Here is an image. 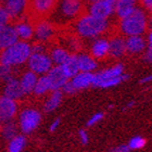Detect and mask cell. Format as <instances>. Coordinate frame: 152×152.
Returning <instances> with one entry per match:
<instances>
[{"mask_svg":"<svg viewBox=\"0 0 152 152\" xmlns=\"http://www.w3.org/2000/svg\"><path fill=\"white\" fill-rule=\"evenodd\" d=\"M110 28V21L107 19H100L89 14L83 13L73 23L74 34L80 39L92 40L97 37L103 36Z\"/></svg>","mask_w":152,"mask_h":152,"instance_id":"1","label":"cell"},{"mask_svg":"<svg viewBox=\"0 0 152 152\" xmlns=\"http://www.w3.org/2000/svg\"><path fill=\"white\" fill-rule=\"evenodd\" d=\"M85 11V0H57L49 20L56 26L73 24Z\"/></svg>","mask_w":152,"mask_h":152,"instance_id":"2","label":"cell"},{"mask_svg":"<svg viewBox=\"0 0 152 152\" xmlns=\"http://www.w3.org/2000/svg\"><path fill=\"white\" fill-rule=\"evenodd\" d=\"M150 26L149 13L141 7H137L123 19L118 20V32L122 36H143Z\"/></svg>","mask_w":152,"mask_h":152,"instance_id":"3","label":"cell"},{"mask_svg":"<svg viewBox=\"0 0 152 152\" xmlns=\"http://www.w3.org/2000/svg\"><path fill=\"white\" fill-rule=\"evenodd\" d=\"M32 53V45L28 41L18 40L10 47L0 51V64L12 69L26 64Z\"/></svg>","mask_w":152,"mask_h":152,"instance_id":"4","label":"cell"},{"mask_svg":"<svg viewBox=\"0 0 152 152\" xmlns=\"http://www.w3.org/2000/svg\"><path fill=\"white\" fill-rule=\"evenodd\" d=\"M18 126L19 130L23 135H29L34 133L40 125L41 113L40 111L33 107L22 109L18 113Z\"/></svg>","mask_w":152,"mask_h":152,"instance_id":"5","label":"cell"},{"mask_svg":"<svg viewBox=\"0 0 152 152\" xmlns=\"http://www.w3.org/2000/svg\"><path fill=\"white\" fill-rule=\"evenodd\" d=\"M26 65L27 70L32 71L36 75L41 76L46 75L51 70L53 63L51 61L49 53L45 51V52H32L26 62Z\"/></svg>","mask_w":152,"mask_h":152,"instance_id":"6","label":"cell"},{"mask_svg":"<svg viewBox=\"0 0 152 152\" xmlns=\"http://www.w3.org/2000/svg\"><path fill=\"white\" fill-rule=\"evenodd\" d=\"M115 4L116 0H98L95 2L88 3L87 13L96 18L110 20V18H112L115 12Z\"/></svg>","mask_w":152,"mask_h":152,"instance_id":"7","label":"cell"},{"mask_svg":"<svg viewBox=\"0 0 152 152\" xmlns=\"http://www.w3.org/2000/svg\"><path fill=\"white\" fill-rule=\"evenodd\" d=\"M56 36V25L49 19H39L34 25V39L37 42L47 44Z\"/></svg>","mask_w":152,"mask_h":152,"instance_id":"8","label":"cell"},{"mask_svg":"<svg viewBox=\"0 0 152 152\" xmlns=\"http://www.w3.org/2000/svg\"><path fill=\"white\" fill-rule=\"evenodd\" d=\"M19 113V104L16 100L8 98L6 96H0V121L9 122L14 121Z\"/></svg>","mask_w":152,"mask_h":152,"instance_id":"9","label":"cell"},{"mask_svg":"<svg viewBox=\"0 0 152 152\" xmlns=\"http://www.w3.org/2000/svg\"><path fill=\"white\" fill-rule=\"evenodd\" d=\"M1 6L9 13L11 20H20L24 18L28 10V0H1Z\"/></svg>","mask_w":152,"mask_h":152,"instance_id":"10","label":"cell"},{"mask_svg":"<svg viewBox=\"0 0 152 152\" xmlns=\"http://www.w3.org/2000/svg\"><path fill=\"white\" fill-rule=\"evenodd\" d=\"M56 2L57 0H28V10L33 15L45 19L46 16H49L53 10Z\"/></svg>","mask_w":152,"mask_h":152,"instance_id":"11","label":"cell"},{"mask_svg":"<svg viewBox=\"0 0 152 152\" xmlns=\"http://www.w3.org/2000/svg\"><path fill=\"white\" fill-rule=\"evenodd\" d=\"M89 54L96 60H103L109 57V38L100 36L90 40Z\"/></svg>","mask_w":152,"mask_h":152,"instance_id":"12","label":"cell"},{"mask_svg":"<svg viewBox=\"0 0 152 152\" xmlns=\"http://www.w3.org/2000/svg\"><path fill=\"white\" fill-rule=\"evenodd\" d=\"M46 76L50 83L51 91L52 90H61L62 87L67 83V80H70L60 65H53L51 67V70L46 74Z\"/></svg>","mask_w":152,"mask_h":152,"instance_id":"13","label":"cell"},{"mask_svg":"<svg viewBox=\"0 0 152 152\" xmlns=\"http://www.w3.org/2000/svg\"><path fill=\"white\" fill-rule=\"evenodd\" d=\"M1 94L3 96H6L8 98H11L13 100H22L25 97V92L21 87V84L19 82V78L13 77L7 83H4L2 85V89H1Z\"/></svg>","mask_w":152,"mask_h":152,"instance_id":"14","label":"cell"},{"mask_svg":"<svg viewBox=\"0 0 152 152\" xmlns=\"http://www.w3.org/2000/svg\"><path fill=\"white\" fill-rule=\"evenodd\" d=\"M125 54H126L125 37L120 34L109 38V57H111L112 59H121Z\"/></svg>","mask_w":152,"mask_h":152,"instance_id":"15","label":"cell"},{"mask_svg":"<svg viewBox=\"0 0 152 152\" xmlns=\"http://www.w3.org/2000/svg\"><path fill=\"white\" fill-rule=\"evenodd\" d=\"M14 29H15L18 39L22 41H29L34 39V25L29 22L28 20L20 19L16 21L14 24Z\"/></svg>","mask_w":152,"mask_h":152,"instance_id":"16","label":"cell"},{"mask_svg":"<svg viewBox=\"0 0 152 152\" xmlns=\"http://www.w3.org/2000/svg\"><path fill=\"white\" fill-rule=\"evenodd\" d=\"M125 47L126 53L128 54H140L148 47L146 38L143 36H127L125 37Z\"/></svg>","mask_w":152,"mask_h":152,"instance_id":"17","label":"cell"},{"mask_svg":"<svg viewBox=\"0 0 152 152\" xmlns=\"http://www.w3.org/2000/svg\"><path fill=\"white\" fill-rule=\"evenodd\" d=\"M19 40L16 36L14 26L11 24L0 27V51L10 47L11 45Z\"/></svg>","mask_w":152,"mask_h":152,"instance_id":"18","label":"cell"},{"mask_svg":"<svg viewBox=\"0 0 152 152\" xmlns=\"http://www.w3.org/2000/svg\"><path fill=\"white\" fill-rule=\"evenodd\" d=\"M94 75H95V73H90V72H78L70 79V82L74 86L76 91H79V90H83V89H86L92 86Z\"/></svg>","mask_w":152,"mask_h":152,"instance_id":"19","label":"cell"},{"mask_svg":"<svg viewBox=\"0 0 152 152\" xmlns=\"http://www.w3.org/2000/svg\"><path fill=\"white\" fill-rule=\"evenodd\" d=\"M139 7V0H116L114 15L117 20L123 19Z\"/></svg>","mask_w":152,"mask_h":152,"instance_id":"20","label":"cell"},{"mask_svg":"<svg viewBox=\"0 0 152 152\" xmlns=\"http://www.w3.org/2000/svg\"><path fill=\"white\" fill-rule=\"evenodd\" d=\"M124 74V65L121 63H117L115 65H112V66L108 67V69H104V70L100 71L98 73H96L94 75V83H92V86L96 82H99V80H104V79H111L114 77H118V76L123 75Z\"/></svg>","mask_w":152,"mask_h":152,"instance_id":"21","label":"cell"},{"mask_svg":"<svg viewBox=\"0 0 152 152\" xmlns=\"http://www.w3.org/2000/svg\"><path fill=\"white\" fill-rule=\"evenodd\" d=\"M76 61L79 72H90L92 73L98 67V62L89 53H76Z\"/></svg>","mask_w":152,"mask_h":152,"instance_id":"22","label":"cell"},{"mask_svg":"<svg viewBox=\"0 0 152 152\" xmlns=\"http://www.w3.org/2000/svg\"><path fill=\"white\" fill-rule=\"evenodd\" d=\"M63 100V92L62 90H52L50 91L47 99L42 104V110L45 113H51L60 107L61 102Z\"/></svg>","mask_w":152,"mask_h":152,"instance_id":"23","label":"cell"},{"mask_svg":"<svg viewBox=\"0 0 152 152\" xmlns=\"http://www.w3.org/2000/svg\"><path fill=\"white\" fill-rule=\"evenodd\" d=\"M37 78L38 75H36L35 73H33L32 71L29 70L25 71V72H23L21 74V76L19 77V82L26 96L33 94V90H34V87L36 85Z\"/></svg>","mask_w":152,"mask_h":152,"instance_id":"24","label":"cell"},{"mask_svg":"<svg viewBox=\"0 0 152 152\" xmlns=\"http://www.w3.org/2000/svg\"><path fill=\"white\" fill-rule=\"evenodd\" d=\"M49 56L51 58V61L53 65H62V64L65 62V61L70 58L71 52L67 51L65 48H63L62 46L58 45V46H54L50 49V52H49Z\"/></svg>","mask_w":152,"mask_h":152,"instance_id":"25","label":"cell"},{"mask_svg":"<svg viewBox=\"0 0 152 152\" xmlns=\"http://www.w3.org/2000/svg\"><path fill=\"white\" fill-rule=\"evenodd\" d=\"M27 140H26L25 135L23 134H18L14 136L12 139L8 141V146H7V152H23L25 149Z\"/></svg>","mask_w":152,"mask_h":152,"instance_id":"26","label":"cell"},{"mask_svg":"<svg viewBox=\"0 0 152 152\" xmlns=\"http://www.w3.org/2000/svg\"><path fill=\"white\" fill-rule=\"evenodd\" d=\"M50 91H51V86L47 78V76L46 75L38 76L36 85L34 87V90H33V95L36 96V97H42V96H46L47 94H49Z\"/></svg>","mask_w":152,"mask_h":152,"instance_id":"27","label":"cell"},{"mask_svg":"<svg viewBox=\"0 0 152 152\" xmlns=\"http://www.w3.org/2000/svg\"><path fill=\"white\" fill-rule=\"evenodd\" d=\"M18 134H19V126H18L16 122L9 121V122L2 123V127H1V130H0V136H1L2 139L9 141L14 136H16Z\"/></svg>","mask_w":152,"mask_h":152,"instance_id":"28","label":"cell"},{"mask_svg":"<svg viewBox=\"0 0 152 152\" xmlns=\"http://www.w3.org/2000/svg\"><path fill=\"white\" fill-rule=\"evenodd\" d=\"M128 78H129V76L124 73L123 75L118 76V77H114V78H111V79H104V80H99V82H96L92 87H96V88H101V89L113 88V87H116V86H118L123 82L127 80Z\"/></svg>","mask_w":152,"mask_h":152,"instance_id":"29","label":"cell"},{"mask_svg":"<svg viewBox=\"0 0 152 152\" xmlns=\"http://www.w3.org/2000/svg\"><path fill=\"white\" fill-rule=\"evenodd\" d=\"M60 66L62 67V70L65 73V75L69 77V79H71L74 75H76L79 72L77 61H76V53H71L70 58Z\"/></svg>","mask_w":152,"mask_h":152,"instance_id":"30","label":"cell"},{"mask_svg":"<svg viewBox=\"0 0 152 152\" xmlns=\"http://www.w3.org/2000/svg\"><path fill=\"white\" fill-rule=\"evenodd\" d=\"M79 37L77 35H71V36H65L63 39V45H60L63 48H65L67 51H73V53H75V51H77L79 47ZM72 53V52H71Z\"/></svg>","mask_w":152,"mask_h":152,"instance_id":"31","label":"cell"},{"mask_svg":"<svg viewBox=\"0 0 152 152\" xmlns=\"http://www.w3.org/2000/svg\"><path fill=\"white\" fill-rule=\"evenodd\" d=\"M14 69L10 66H7V65H3V64H0V84H4L8 80H10L11 78L14 77V72H13Z\"/></svg>","mask_w":152,"mask_h":152,"instance_id":"32","label":"cell"},{"mask_svg":"<svg viewBox=\"0 0 152 152\" xmlns=\"http://www.w3.org/2000/svg\"><path fill=\"white\" fill-rule=\"evenodd\" d=\"M146 145V139L142 138L141 136H135L128 141L127 146L129 147L130 150H139L143 148Z\"/></svg>","mask_w":152,"mask_h":152,"instance_id":"33","label":"cell"},{"mask_svg":"<svg viewBox=\"0 0 152 152\" xmlns=\"http://www.w3.org/2000/svg\"><path fill=\"white\" fill-rule=\"evenodd\" d=\"M103 117H104V114L102 113V112H97V113H94L87 120L86 126H87V127L95 126V125H97V124L100 123V122L103 120Z\"/></svg>","mask_w":152,"mask_h":152,"instance_id":"34","label":"cell"},{"mask_svg":"<svg viewBox=\"0 0 152 152\" xmlns=\"http://www.w3.org/2000/svg\"><path fill=\"white\" fill-rule=\"evenodd\" d=\"M10 21H11V18H10L9 13L7 12V10L3 8V6L0 4V27L10 24Z\"/></svg>","mask_w":152,"mask_h":152,"instance_id":"35","label":"cell"},{"mask_svg":"<svg viewBox=\"0 0 152 152\" xmlns=\"http://www.w3.org/2000/svg\"><path fill=\"white\" fill-rule=\"evenodd\" d=\"M62 92H63V95H74V94H76V89L74 88V86L71 84L70 80H67V83L65 84V85L62 87Z\"/></svg>","mask_w":152,"mask_h":152,"instance_id":"36","label":"cell"},{"mask_svg":"<svg viewBox=\"0 0 152 152\" xmlns=\"http://www.w3.org/2000/svg\"><path fill=\"white\" fill-rule=\"evenodd\" d=\"M139 7L152 14V0H139Z\"/></svg>","mask_w":152,"mask_h":152,"instance_id":"37","label":"cell"},{"mask_svg":"<svg viewBox=\"0 0 152 152\" xmlns=\"http://www.w3.org/2000/svg\"><path fill=\"white\" fill-rule=\"evenodd\" d=\"M78 137H79V140H80L82 145L86 146V145L88 143V141H89L88 133H87L85 129H79L78 130Z\"/></svg>","mask_w":152,"mask_h":152,"instance_id":"38","label":"cell"},{"mask_svg":"<svg viewBox=\"0 0 152 152\" xmlns=\"http://www.w3.org/2000/svg\"><path fill=\"white\" fill-rule=\"evenodd\" d=\"M47 51L46 48V44H41V42H37L32 45V52H45Z\"/></svg>","mask_w":152,"mask_h":152,"instance_id":"39","label":"cell"},{"mask_svg":"<svg viewBox=\"0 0 152 152\" xmlns=\"http://www.w3.org/2000/svg\"><path fill=\"white\" fill-rule=\"evenodd\" d=\"M142 57H143L145 62H147V63H149V64H152V48L147 47L146 50L142 52Z\"/></svg>","mask_w":152,"mask_h":152,"instance_id":"40","label":"cell"},{"mask_svg":"<svg viewBox=\"0 0 152 152\" xmlns=\"http://www.w3.org/2000/svg\"><path fill=\"white\" fill-rule=\"evenodd\" d=\"M60 125H61V117H56L50 123V125H49V132L50 133H54L60 127Z\"/></svg>","mask_w":152,"mask_h":152,"instance_id":"41","label":"cell"},{"mask_svg":"<svg viewBox=\"0 0 152 152\" xmlns=\"http://www.w3.org/2000/svg\"><path fill=\"white\" fill-rule=\"evenodd\" d=\"M111 152H130V149L127 145H120L112 148Z\"/></svg>","mask_w":152,"mask_h":152,"instance_id":"42","label":"cell"},{"mask_svg":"<svg viewBox=\"0 0 152 152\" xmlns=\"http://www.w3.org/2000/svg\"><path fill=\"white\" fill-rule=\"evenodd\" d=\"M147 32H148V35H147V38H146L147 45H148V47L152 48V26L148 28Z\"/></svg>","mask_w":152,"mask_h":152,"instance_id":"43","label":"cell"},{"mask_svg":"<svg viewBox=\"0 0 152 152\" xmlns=\"http://www.w3.org/2000/svg\"><path fill=\"white\" fill-rule=\"evenodd\" d=\"M139 83L141 84V85H146V84H150V83H152V73L149 74V75H147V76H143L142 78L139 80Z\"/></svg>","mask_w":152,"mask_h":152,"instance_id":"44","label":"cell"},{"mask_svg":"<svg viewBox=\"0 0 152 152\" xmlns=\"http://www.w3.org/2000/svg\"><path fill=\"white\" fill-rule=\"evenodd\" d=\"M135 105V102L134 101H130V102H128V103H126V105L123 108V111H127V110H129V109H132Z\"/></svg>","mask_w":152,"mask_h":152,"instance_id":"45","label":"cell"},{"mask_svg":"<svg viewBox=\"0 0 152 152\" xmlns=\"http://www.w3.org/2000/svg\"><path fill=\"white\" fill-rule=\"evenodd\" d=\"M87 3H91V2H95V1H98V0H85Z\"/></svg>","mask_w":152,"mask_h":152,"instance_id":"46","label":"cell"},{"mask_svg":"<svg viewBox=\"0 0 152 152\" xmlns=\"http://www.w3.org/2000/svg\"><path fill=\"white\" fill-rule=\"evenodd\" d=\"M1 127H2V122L0 121V130H1Z\"/></svg>","mask_w":152,"mask_h":152,"instance_id":"47","label":"cell"}]
</instances>
